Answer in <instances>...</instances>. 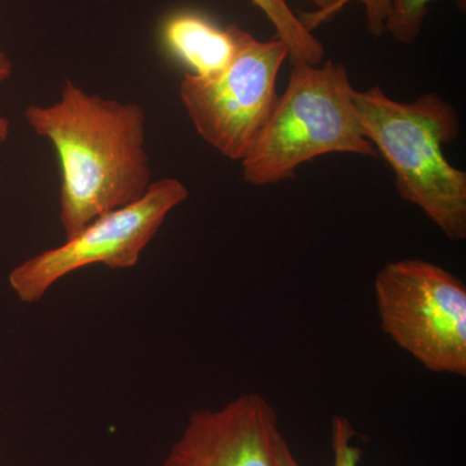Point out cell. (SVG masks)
<instances>
[{"mask_svg": "<svg viewBox=\"0 0 466 466\" xmlns=\"http://www.w3.org/2000/svg\"><path fill=\"white\" fill-rule=\"evenodd\" d=\"M25 118L56 149L58 217L66 238L148 191L152 170L139 104L106 99L66 81L56 103L30 106Z\"/></svg>", "mask_w": 466, "mask_h": 466, "instance_id": "obj_1", "label": "cell"}, {"mask_svg": "<svg viewBox=\"0 0 466 466\" xmlns=\"http://www.w3.org/2000/svg\"><path fill=\"white\" fill-rule=\"evenodd\" d=\"M364 137L390 165L403 200L416 205L451 241L466 238V173L444 157L460 135L458 110L435 92L397 101L380 86L354 92Z\"/></svg>", "mask_w": 466, "mask_h": 466, "instance_id": "obj_2", "label": "cell"}, {"mask_svg": "<svg viewBox=\"0 0 466 466\" xmlns=\"http://www.w3.org/2000/svg\"><path fill=\"white\" fill-rule=\"evenodd\" d=\"M354 92L343 64H293L287 90L278 97L265 128L241 161L245 182H284L300 165L330 153L377 157L379 153L359 121Z\"/></svg>", "mask_w": 466, "mask_h": 466, "instance_id": "obj_3", "label": "cell"}, {"mask_svg": "<svg viewBox=\"0 0 466 466\" xmlns=\"http://www.w3.org/2000/svg\"><path fill=\"white\" fill-rule=\"evenodd\" d=\"M383 332L426 370L466 376V287L424 259L386 263L375 280Z\"/></svg>", "mask_w": 466, "mask_h": 466, "instance_id": "obj_4", "label": "cell"}, {"mask_svg": "<svg viewBox=\"0 0 466 466\" xmlns=\"http://www.w3.org/2000/svg\"><path fill=\"white\" fill-rule=\"evenodd\" d=\"M236 50L214 75L187 73L179 95L198 135L220 155L242 161L271 116L279 72L289 50L279 38L258 41L235 25Z\"/></svg>", "mask_w": 466, "mask_h": 466, "instance_id": "obj_5", "label": "cell"}, {"mask_svg": "<svg viewBox=\"0 0 466 466\" xmlns=\"http://www.w3.org/2000/svg\"><path fill=\"white\" fill-rule=\"evenodd\" d=\"M188 195L187 187L174 177L152 182L139 200L103 214L60 247L15 267L8 278L12 290L21 302L36 303L57 281L85 267L126 269L137 266L168 214Z\"/></svg>", "mask_w": 466, "mask_h": 466, "instance_id": "obj_6", "label": "cell"}, {"mask_svg": "<svg viewBox=\"0 0 466 466\" xmlns=\"http://www.w3.org/2000/svg\"><path fill=\"white\" fill-rule=\"evenodd\" d=\"M287 444L274 408L250 392L193 412L161 466H281Z\"/></svg>", "mask_w": 466, "mask_h": 466, "instance_id": "obj_7", "label": "cell"}, {"mask_svg": "<svg viewBox=\"0 0 466 466\" xmlns=\"http://www.w3.org/2000/svg\"><path fill=\"white\" fill-rule=\"evenodd\" d=\"M162 35L171 54L195 76L225 69L236 50L235 25L222 29L195 12H180L168 18Z\"/></svg>", "mask_w": 466, "mask_h": 466, "instance_id": "obj_8", "label": "cell"}, {"mask_svg": "<svg viewBox=\"0 0 466 466\" xmlns=\"http://www.w3.org/2000/svg\"><path fill=\"white\" fill-rule=\"evenodd\" d=\"M431 2L433 0H388L385 32L403 45L415 42L421 34Z\"/></svg>", "mask_w": 466, "mask_h": 466, "instance_id": "obj_9", "label": "cell"}, {"mask_svg": "<svg viewBox=\"0 0 466 466\" xmlns=\"http://www.w3.org/2000/svg\"><path fill=\"white\" fill-rule=\"evenodd\" d=\"M355 431L346 417H333L332 421V466H359L361 450L352 444Z\"/></svg>", "mask_w": 466, "mask_h": 466, "instance_id": "obj_10", "label": "cell"}, {"mask_svg": "<svg viewBox=\"0 0 466 466\" xmlns=\"http://www.w3.org/2000/svg\"><path fill=\"white\" fill-rule=\"evenodd\" d=\"M361 3L366 9L367 30L372 35L381 36L385 33V21L388 17V0H342L339 11L350 3Z\"/></svg>", "mask_w": 466, "mask_h": 466, "instance_id": "obj_11", "label": "cell"}, {"mask_svg": "<svg viewBox=\"0 0 466 466\" xmlns=\"http://www.w3.org/2000/svg\"><path fill=\"white\" fill-rule=\"evenodd\" d=\"M308 2L314 5L317 11L300 14L299 18L302 25L309 33H312L317 27L323 25L324 23L339 14L342 0H308Z\"/></svg>", "mask_w": 466, "mask_h": 466, "instance_id": "obj_12", "label": "cell"}, {"mask_svg": "<svg viewBox=\"0 0 466 466\" xmlns=\"http://www.w3.org/2000/svg\"><path fill=\"white\" fill-rule=\"evenodd\" d=\"M12 73H14V64L11 58L5 52L0 51V84L11 78Z\"/></svg>", "mask_w": 466, "mask_h": 466, "instance_id": "obj_13", "label": "cell"}, {"mask_svg": "<svg viewBox=\"0 0 466 466\" xmlns=\"http://www.w3.org/2000/svg\"><path fill=\"white\" fill-rule=\"evenodd\" d=\"M281 466H300L299 462L297 461V459L294 458L293 452H291L288 444L284 449L283 461H281Z\"/></svg>", "mask_w": 466, "mask_h": 466, "instance_id": "obj_14", "label": "cell"}, {"mask_svg": "<svg viewBox=\"0 0 466 466\" xmlns=\"http://www.w3.org/2000/svg\"><path fill=\"white\" fill-rule=\"evenodd\" d=\"M9 135V122L7 118L0 116V142H5Z\"/></svg>", "mask_w": 466, "mask_h": 466, "instance_id": "obj_15", "label": "cell"}, {"mask_svg": "<svg viewBox=\"0 0 466 466\" xmlns=\"http://www.w3.org/2000/svg\"><path fill=\"white\" fill-rule=\"evenodd\" d=\"M267 0H251V3H253V5H263V3H266Z\"/></svg>", "mask_w": 466, "mask_h": 466, "instance_id": "obj_16", "label": "cell"}]
</instances>
